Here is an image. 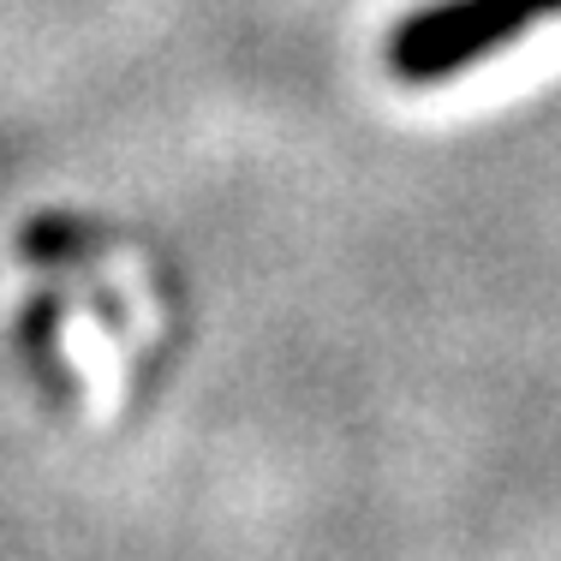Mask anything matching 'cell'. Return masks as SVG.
<instances>
[{"instance_id": "cell-1", "label": "cell", "mask_w": 561, "mask_h": 561, "mask_svg": "<svg viewBox=\"0 0 561 561\" xmlns=\"http://www.w3.org/2000/svg\"><path fill=\"white\" fill-rule=\"evenodd\" d=\"M543 19H561V0H431L394 24L389 72L400 84H443L502 55Z\"/></svg>"}]
</instances>
